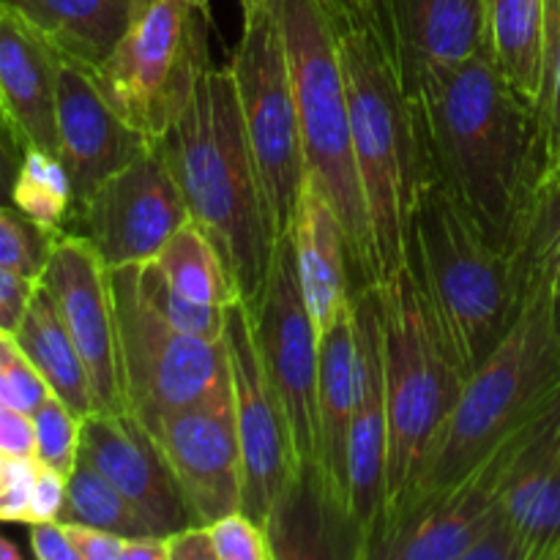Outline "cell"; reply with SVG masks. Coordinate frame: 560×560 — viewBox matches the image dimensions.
<instances>
[{"label": "cell", "mask_w": 560, "mask_h": 560, "mask_svg": "<svg viewBox=\"0 0 560 560\" xmlns=\"http://www.w3.org/2000/svg\"><path fill=\"white\" fill-rule=\"evenodd\" d=\"M410 102L427 167L492 241L525 249L545 186L536 109L503 80L487 49Z\"/></svg>", "instance_id": "cell-1"}, {"label": "cell", "mask_w": 560, "mask_h": 560, "mask_svg": "<svg viewBox=\"0 0 560 560\" xmlns=\"http://www.w3.org/2000/svg\"><path fill=\"white\" fill-rule=\"evenodd\" d=\"M408 266L468 381L525 310L536 282L528 246L509 249L492 241L424 159L408 224Z\"/></svg>", "instance_id": "cell-2"}, {"label": "cell", "mask_w": 560, "mask_h": 560, "mask_svg": "<svg viewBox=\"0 0 560 560\" xmlns=\"http://www.w3.org/2000/svg\"><path fill=\"white\" fill-rule=\"evenodd\" d=\"M189 217L206 230L233 277L238 299L255 306L271 277L277 233L241 118L230 66H208L180 118L162 137Z\"/></svg>", "instance_id": "cell-3"}, {"label": "cell", "mask_w": 560, "mask_h": 560, "mask_svg": "<svg viewBox=\"0 0 560 560\" xmlns=\"http://www.w3.org/2000/svg\"><path fill=\"white\" fill-rule=\"evenodd\" d=\"M331 20L370 219L372 282L386 284L408 266V224L416 186L424 173V140L413 102L399 80L381 0L364 9H331Z\"/></svg>", "instance_id": "cell-4"}, {"label": "cell", "mask_w": 560, "mask_h": 560, "mask_svg": "<svg viewBox=\"0 0 560 560\" xmlns=\"http://www.w3.org/2000/svg\"><path fill=\"white\" fill-rule=\"evenodd\" d=\"M558 386L560 339L552 323V293L545 279L536 277L512 331L465 381L441 441L427 463L419 490L399 523L421 501L463 481L506 438L528 424Z\"/></svg>", "instance_id": "cell-5"}, {"label": "cell", "mask_w": 560, "mask_h": 560, "mask_svg": "<svg viewBox=\"0 0 560 560\" xmlns=\"http://www.w3.org/2000/svg\"><path fill=\"white\" fill-rule=\"evenodd\" d=\"M375 288L381 293L386 359V539L419 490L465 377L448 353L410 266H402L386 284Z\"/></svg>", "instance_id": "cell-6"}, {"label": "cell", "mask_w": 560, "mask_h": 560, "mask_svg": "<svg viewBox=\"0 0 560 560\" xmlns=\"http://www.w3.org/2000/svg\"><path fill=\"white\" fill-rule=\"evenodd\" d=\"M273 3L288 49L306 175L320 186L342 224L355 290L370 288L375 284L370 219H366L364 189L355 164L348 85H345L331 9L326 0H273Z\"/></svg>", "instance_id": "cell-7"}, {"label": "cell", "mask_w": 560, "mask_h": 560, "mask_svg": "<svg viewBox=\"0 0 560 560\" xmlns=\"http://www.w3.org/2000/svg\"><path fill=\"white\" fill-rule=\"evenodd\" d=\"M208 22L186 0H137L124 33L91 71L115 113L162 140L211 66Z\"/></svg>", "instance_id": "cell-8"}, {"label": "cell", "mask_w": 560, "mask_h": 560, "mask_svg": "<svg viewBox=\"0 0 560 560\" xmlns=\"http://www.w3.org/2000/svg\"><path fill=\"white\" fill-rule=\"evenodd\" d=\"M246 140L266 191L277 238H288L306 180L299 107L277 3L244 16V36L230 58Z\"/></svg>", "instance_id": "cell-9"}, {"label": "cell", "mask_w": 560, "mask_h": 560, "mask_svg": "<svg viewBox=\"0 0 560 560\" xmlns=\"http://www.w3.org/2000/svg\"><path fill=\"white\" fill-rule=\"evenodd\" d=\"M120 328L126 413L142 427L189 408L230 383L222 339H200L170 326L137 293L129 266L113 268Z\"/></svg>", "instance_id": "cell-10"}, {"label": "cell", "mask_w": 560, "mask_h": 560, "mask_svg": "<svg viewBox=\"0 0 560 560\" xmlns=\"http://www.w3.org/2000/svg\"><path fill=\"white\" fill-rule=\"evenodd\" d=\"M224 348L230 361L235 427L244 459V498L241 512L271 530L282 509L301 485V463L295 452L288 413L271 386L260 345H257L252 310L233 301L224 310Z\"/></svg>", "instance_id": "cell-11"}, {"label": "cell", "mask_w": 560, "mask_h": 560, "mask_svg": "<svg viewBox=\"0 0 560 560\" xmlns=\"http://www.w3.org/2000/svg\"><path fill=\"white\" fill-rule=\"evenodd\" d=\"M257 345L271 386L288 413L301 479L320 487L317 474V388H320V337L295 279L290 238L277 244L271 277L252 306ZM323 492V487H320Z\"/></svg>", "instance_id": "cell-12"}, {"label": "cell", "mask_w": 560, "mask_h": 560, "mask_svg": "<svg viewBox=\"0 0 560 560\" xmlns=\"http://www.w3.org/2000/svg\"><path fill=\"white\" fill-rule=\"evenodd\" d=\"M355 402L348 454V520L353 556L375 558L386 530V359H383L381 293L355 290Z\"/></svg>", "instance_id": "cell-13"}, {"label": "cell", "mask_w": 560, "mask_h": 560, "mask_svg": "<svg viewBox=\"0 0 560 560\" xmlns=\"http://www.w3.org/2000/svg\"><path fill=\"white\" fill-rule=\"evenodd\" d=\"M74 217L109 268L151 262L175 230L191 219L159 140L104 180Z\"/></svg>", "instance_id": "cell-14"}, {"label": "cell", "mask_w": 560, "mask_h": 560, "mask_svg": "<svg viewBox=\"0 0 560 560\" xmlns=\"http://www.w3.org/2000/svg\"><path fill=\"white\" fill-rule=\"evenodd\" d=\"M38 282L52 295L60 320L80 350L96 413H126L113 268L85 235L60 233Z\"/></svg>", "instance_id": "cell-15"}, {"label": "cell", "mask_w": 560, "mask_h": 560, "mask_svg": "<svg viewBox=\"0 0 560 560\" xmlns=\"http://www.w3.org/2000/svg\"><path fill=\"white\" fill-rule=\"evenodd\" d=\"M145 430L167 457L197 523L208 525L238 512L244 459L230 383L189 408L159 416Z\"/></svg>", "instance_id": "cell-16"}, {"label": "cell", "mask_w": 560, "mask_h": 560, "mask_svg": "<svg viewBox=\"0 0 560 560\" xmlns=\"http://www.w3.org/2000/svg\"><path fill=\"white\" fill-rule=\"evenodd\" d=\"M80 457L124 492L126 501L142 514L151 534L170 536L197 525L167 457L135 416H85Z\"/></svg>", "instance_id": "cell-17"}, {"label": "cell", "mask_w": 560, "mask_h": 560, "mask_svg": "<svg viewBox=\"0 0 560 560\" xmlns=\"http://www.w3.org/2000/svg\"><path fill=\"white\" fill-rule=\"evenodd\" d=\"M55 124L58 159L69 173L74 211L153 142L115 113L91 69L66 58L60 60Z\"/></svg>", "instance_id": "cell-18"}, {"label": "cell", "mask_w": 560, "mask_h": 560, "mask_svg": "<svg viewBox=\"0 0 560 560\" xmlns=\"http://www.w3.org/2000/svg\"><path fill=\"white\" fill-rule=\"evenodd\" d=\"M523 432L501 443L490 457L481 459L463 481L421 501L408 517L394 525L392 534L377 547L383 560H465V552L501 509L509 463Z\"/></svg>", "instance_id": "cell-19"}, {"label": "cell", "mask_w": 560, "mask_h": 560, "mask_svg": "<svg viewBox=\"0 0 560 560\" xmlns=\"http://www.w3.org/2000/svg\"><path fill=\"white\" fill-rule=\"evenodd\" d=\"M410 98L487 49V0H381Z\"/></svg>", "instance_id": "cell-20"}, {"label": "cell", "mask_w": 560, "mask_h": 560, "mask_svg": "<svg viewBox=\"0 0 560 560\" xmlns=\"http://www.w3.org/2000/svg\"><path fill=\"white\" fill-rule=\"evenodd\" d=\"M63 55L0 3V113L25 148L58 156V74Z\"/></svg>", "instance_id": "cell-21"}, {"label": "cell", "mask_w": 560, "mask_h": 560, "mask_svg": "<svg viewBox=\"0 0 560 560\" xmlns=\"http://www.w3.org/2000/svg\"><path fill=\"white\" fill-rule=\"evenodd\" d=\"M288 238L293 246L295 279H299L301 295H304V304L315 323L317 337H320L345 312L353 310L355 284L350 277L342 224H339L328 197L310 175L304 180V191H301Z\"/></svg>", "instance_id": "cell-22"}, {"label": "cell", "mask_w": 560, "mask_h": 560, "mask_svg": "<svg viewBox=\"0 0 560 560\" xmlns=\"http://www.w3.org/2000/svg\"><path fill=\"white\" fill-rule=\"evenodd\" d=\"M355 304V301H353ZM355 402V315L345 312L320 334V388H317V474L323 495L350 534L348 454Z\"/></svg>", "instance_id": "cell-23"}, {"label": "cell", "mask_w": 560, "mask_h": 560, "mask_svg": "<svg viewBox=\"0 0 560 560\" xmlns=\"http://www.w3.org/2000/svg\"><path fill=\"white\" fill-rule=\"evenodd\" d=\"M25 16L66 60L96 69L124 33L137 0H0Z\"/></svg>", "instance_id": "cell-24"}, {"label": "cell", "mask_w": 560, "mask_h": 560, "mask_svg": "<svg viewBox=\"0 0 560 560\" xmlns=\"http://www.w3.org/2000/svg\"><path fill=\"white\" fill-rule=\"evenodd\" d=\"M14 339L22 353L27 355V361L36 366L38 375L44 377L49 392L66 408L74 410L80 419L96 413L91 377L82 364L80 350L71 342L69 331L58 315V306L42 282L33 290V299L27 304L20 328L14 331Z\"/></svg>", "instance_id": "cell-25"}, {"label": "cell", "mask_w": 560, "mask_h": 560, "mask_svg": "<svg viewBox=\"0 0 560 560\" xmlns=\"http://www.w3.org/2000/svg\"><path fill=\"white\" fill-rule=\"evenodd\" d=\"M487 52L503 80L539 107L545 80V0H487Z\"/></svg>", "instance_id": "cell-26"}, {"label": "cell", "mask_w": 560, "mask_h": 560, "mask_svg": "<svg viewBox=\"0 0 560 560\" xmlns=\"http://www.w3.org/2000/svg\"><path fill=\"white\" fill-rule=\"evenodd\" d=\"M153 262L167 282L195 304L224 310L233 301H241L222 255L195 219L175 230Z\"/></svg>", "instance_id": "cell-27"}, {"label": "cell", "mask_w": 560, "mask_h": 560, "mask_svg": "<svg viewBox=\"0 0 560 560\" xmlns=\"http://www.w3.org/2000/svg\"><path fill=\"white\" fill-rule=\"evenodd\" d=\"M60 523L91 525V528L109 530V534L126 536V539L156 536L151 534L142 514L126 501L124 492L82 457L77 459L69 476V492H66V509Z\"/></svg>", "instance_id": "cell-28"}, {"label": "cell", "mask_w": 560, "mask_h": 560, "mask_svg": "<svg viewBox=\"0 0 560 560\" xmlns=\"http://www.w3.org/2000/svg\"><path fill=\"white\" fill-rule=\"evenodd\" d=\"M11 206L33 219L38 228L49 233H63V224L74 211V191H71L63 162L55 153L27 148L20 175H16Z\"/></svg>", "instance_id": "cell-29"}, {"label": "cell", "mask_w": 560, "mask_h": 560, "mask_svg": "<svg viewBox=\"0 0 560 560\" xmlns=\"http://www.w3.org/2000/svg\"><path fill=\"white\" fill-rule=\"evenodd\" d=\"M131 279H135L137 293L142 295L148 306H151L156 315H162L178 331L189 334V337L200 339H222L224 337V310L219 306H202L189 301L186 295H180L173 284L167 282L162 271L156 268V262H137L129 266Z\"/></svg>", "instance_id": "cell-30"}, {"label": "cell", "mask_w": 560, "mask_h": 560, "mask_svg": "<svg viewBox=\"0 0 560 560\" xmlns=\"http://www.w3.org/2000/svg\"><path fill=\"white\" fill-rule=\"evenodd\" d=\"M545 180L560 173V0H545V80L536 107Z\"/></svg>", "instance_id": "cell-31"}, {"label": "cell", "mask_w": 560, "mask_h": 560, "mask_svg": "<svg viewBox=\"0 0 560 560\" xmlns=\"http://www.w3.org/2000/svg\"><path fill=\"white\" fill-rule=\"evenodd\" d=\"M36 452L33 457L58 474L71 476L80 459V432L82 419L71 408H66L55 394L44 399L42 408L31 416Z\"/></svg>", "instance_id": "cell-32"}, {"label": "cell", "mask_w": 560, "mask_h": 560, "mask_svg": "<svg viewBox=\"0 0 560 560\" xmlns=\"http://www.w3.org/2000/svg\"><path fill=\"white\" fill-rule=\"evenodd\" d=\"M58 235L38 228L14 206H0V266L27 279H42Z\"/></svg>", "instance_id": "cell-33"}, {"label": "cell", "mask_w": 560, "mask_h": 560, "mask_svg": "<svg viewBox=\"0 0 560 560\" xmlns=\"http://www.w3.org/2000/svg\"><path fill=\"white\" fill-rule=\"evenodd\" d=\"M528 255L536 277L560 295V184L545 180L528 228Z\"/></svg>", "instance_id": "cell-34"}, {"label": "cell", "mask_w": 560, "mask_h": 560, "mask_svg": "<svg viewBox=\"0 0 560 560\" xmlns=\"http://www.w3.org/2000/svg\"><path fill=\"white\" fill-rule=\"evenodd\" d=\"M0 377H3V399L9 408L33 416L49 397V386L38 375L16 345L14 334L0 331Z\"/></svg>", "instance_id": "cell-35"}, {"label": "cell", "mask_w": 560, "mask_h": 560, "mask_svg": "<svg viewBox=\"0 0 560 560\" xmlns=\"http://www.w3.org/2000/svg\"><path fill=\"white\" fill-rule=\"evenodd\" d=\"M525 558L528 560H552L560 547V441L550 459L545 487L539 492L534 514L525 525Z\"/></svg>", "instance_id": "cell-36"}, {"label": "cell", "mask_w": 560, "mask_h": 560, "mask_svg": "<svg viewBox=\"0 0 560 560\" xmlns=\"http://www.w3.org/2000/svg\"><path fill=\"white\" fill-rule=\"evenodd\" d=\"M208 534H211L213 552L217 560H273L271 534L262 528L260 523L238 512H230L224 517L208 523Z\"/></svg>", "instance_id": "cell-37"}, {"label": "cell", "mask_w": 560, "mask_h": 560, "mask_svg": "<svg viewBox=\"0 0 560 560\" xmlns=\"http://www.w3.org/2000/svg\"><path fill=\"white\" fill-rule=\"evenodd\" d=\"M36 470V457H9L3 481H0V523L27 525Z\"/></svg>", "instance_id": "cell-38"}, {"label": "cell", "mask_w": 560, "mask_h": 560, "mask_svg": "<svg viewBox=\"0 0 560 560\" xmlns=\"http://www.w3.org/2000/svg\"><path fill=\"white\" fill-rule=\"evenodd\" d=\"M66 492H69V476L58 474V470H52V468H47V465L38 463L36 481H33L31 517H27V525L60 523V517H63V509H66Z\"/></svg>", "instance_id": "cell-39"}, {"label": "cell", "mask_w": 560, "mask_h": 560, "mask_svg": "<svg viewBox=\"0 0 560 560\" xmlns=\"http://www.w3.org/2000/svg\"><path fill=\"white\" fill-rule=\"evenodd\" d=\"M36 284L38 279H27L0 266V331L14 334L20 328Z\"/></svg>", "instance_id": "cell-40"}, {"label": "cell", "mask_w": 560, "mask_h": 560, "mask_svg": "<svg viewBox=\"0 0 560 560\" xmlns=\"http://www.w3.org/2000/svg\"><path fill=\"white\" fill-rule=\"evenodd\" d=\"M71 545H74L80 560H120L124 558L126 536L109 534V530L91 528L80 523H63Z\"/></svg>", "instance_id": "cell-41"}, {"label": "cell", "mask_w": 560, "mask_h": 560, "mask_svg": "<svg viewBox=\"0 0 560 560\" xmlns=\"http://www.w3.org/2000/svg\"><path fill=\"white\" fill-rule=\"evenodd\" d=\"M0 452L5 457H33L36 452L33 419L9 405H0Z\"/></svg>", "instance_id": "cell-42"}, {"label": "cell", "mask_w": 560, "mask_h": 560, "mask_svg": "<svg viewBox=\"0 0 560 560\" xmlns=\"http://www.w3.org/2000/svg\"><path fill=\"white\" fill-rule=\"evenodd\" d=\"M31 552L38 560H80L63 523H33Z\"/></svg>", "instance_id": "cell-43"}, {"label": "cell", "mask_w": 560, "mask_h": 560, "mask_svg": "<svg viewBox=\"0 0 560 560\" xmlns=\"http://www.w3.org/2000/svg\"><path fill=\"white\" fill-rule=\"evenodd\" d=\"M22 156H25V148L20 145L14 129H11L9 120L0 113V206H11Z\"/></svg>", "instance_id": "cell-44"}, {"label": "cell", "mask_w": 560, "mask_h": 560, "mask_svg": "<svg viewBox=\"0 0 560 560\" xmlns=\"http://www.w3.org/2000/svg\"><path fill=\"white\" fill-rule=\"evenodd\" d=\"M167 560H217L208 525H189L167 536Z\"/></svg>", "instance_id": "cell-45"}, {"label": "cell", "mask_w": 560, "mask_h": 560, "mask_svg": "<svg viewBox=\"0 0 560 560\" xmlns=\"http://www.w3.org/2000/svg\"><path fill=\"white\" fill-rule=\"evenodd\" d=\"M120 560H167V536H135L126 539Z\"/></svg>", "instance_id": "cell-46"}, {"label": "cell", "mask_w": 560, "mask_h": 560, "mask_svg": "<svg viewBox=\"0 0 560 560\" xmlns=\"http://www.w3.org/2000/svg\"><path fill=\"white\" fill-rule=\"evenodd\" d=\"M0 560H22L20 547L5 539V536H0Z\"/></svg>", "instance_id": "cell-47"}, {"label": "cell", "mask_w": 560, "mask_h": 560, "mask_svg": "<svg viewBox=\"0 0 560 560\" xmlns=\"http://www.w3.org/2000/svg\"><path fill=\"white\" fill-rule=\"evenodd\" d=\"M331 9H339V11H348V9H364V5H370L372 0H326Z\"/></svg>", "instance_id": "cell-48"}, {"label": "cell", "mask_w": 560, "mask_h": 560, "mask_svg": "<svg viewBox=\"0 0 560 560\" xmlns=\"http://www.w3.org/2000/svg\"><path fill=\"white\" fill-rule=\"evenodd\" d=\"M186 3L195 5L197 11H200L202 16H206L208 22H213V9H211V0H186Z\"/></svg>", "instance_id": "cell-49"}, {"label": "cell", "mask_w": 560, "mask_h": 560, "mask_svg": "<svg viewBox=\"0 0 560 560\" xmlns=\"http://www.w3.org/2000/svg\"><path fill=\"white\" fill-rule=\"evenodd\" d=\"M268 3H271V0H241V9H244V16H246V14H255V11L266 9Z\"/></svg>", "instance_id": "cell-50"}, {"label": "cell", "mask_w": 560, "mask_h": 560, "mask_svg": "<svg viewBox=\"0 0 560 560\" xmlns=\"http://www.w3.org/2000/svg\"><path fill=\"white\" fill-rule=\"evenodd\" d=\"M552 323H556V334L560 339V295H552Z\"/></svg>", "instance_id": "cell-51"}, {"label": "cell", "mask_w": 560, "mask_h": 560, "mask_svg": "<svg viewBox=\"0 0 560 560\" xmlns=\"http://www.w3.org/2000/svg\"><path fill=\"white\" fill-rule=\"evenodd\" d=\"M5 463H9V457H5V454L0 452V481H3V474H5Z\"/></svg>", "instance_id": "cell-52"}, {"label": "cell", "mask_w": 560, "mask_h": 560, "mask_svg": "<svg viewBox=\"0 0 560 560\" xmlns=\"http://www.w3.org/2000/svg\"><path fill=\"white\" fill-rule=\"evenodd\" d=\"M0 405H5V399H3V377H0Z\"/></svg>", "instance_id": "cell-53"}, {"label": "cell", "mask_w": 560, "mask_h": 560, "mask_svg": "<svg viewBox=\"0 0 560 560\" xmlns=\"http://www.w3.org/2000/svg\"><path fill=\"white\" fill-rule=\"evenodd\" d=\"M552 560H560V547L556 550V556H552Z\"/></svg>", "instance_id": "cell-54"}, {"label": "cell", "mask_w": 560, "mask_h": 560, "mask_svg": "<svg viewBox=\"0 0 560 560\" xmlns=\"http://www.w3.org/2000/svg\"><path fill=\"white\" fill-rule=\"evenodd\" d=\"M550 180H556V184H560V173L556 175V178H550Z\"/></svg>", "instance_id": "cell-55"}]
</instances>
